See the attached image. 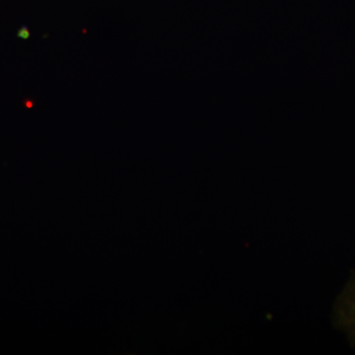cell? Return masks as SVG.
Wrapping results in <instances>:
<instances>
[{"label": "cell", "mask_w": 355, "mask_h": 355, "mask_svg": "<svg viewBox=\"0 0 355 355\" xmlns=\"http://www.w3.org/2000/svg\"><path fill=\"white\" fill-rule=\"evenodd\" d=\"M334 322L355 345V273L336 299L334 306Z\"/></svg>", "instance_id": "obj_1"}]
</instances>
